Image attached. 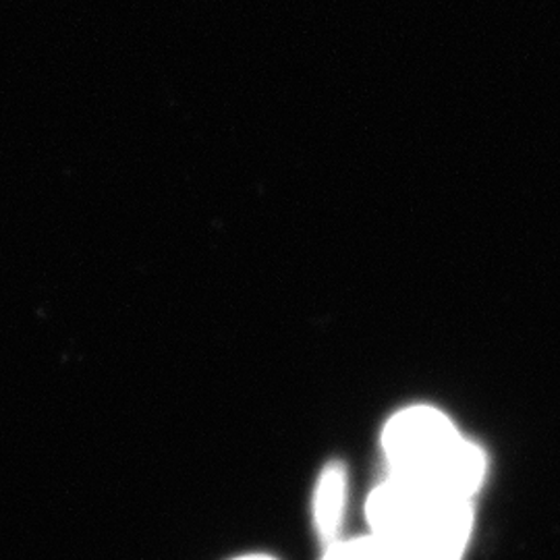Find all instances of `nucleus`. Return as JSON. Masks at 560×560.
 <instances>
[{
  "label": "nucleus",
  "instance_id": "2",
  "mask_svg": "<svg viewBox=\"0 0 560 560\" xmlns=\"http://www.w3.org/2000/svg\"><path fill=\"white\" fill-rule=\"evenodd\" d=\"M453 506L459 504H444L416 486L384 478L365 501V521L374 534L421 538Z\"/></svg>",
  "mask_w": 560,
  "mask_h": 560
},
{
  "label": "nucleus",
  "instance_id": "1",
  "mask_svg": "<svg viewBox=\"0 0 560 560\" xmlns=\"http://www.w3.org/2000/svg\"><path fill=\"white\" fill-rule=\"evenodd\" d=\"M386 478L416 486L444 504L474 502L488 476V455L432 405H411L384 423Z\"/></svg>",
  "mask_w": 560,
  "mask_h": 560
},
{
  "label": "nucleus",
  "instance_id": "5",
  "mask_svg": "<svg viewBox=\"0 0 560 560\" xmlns=\"http://www.w3.org/2000/svg\"><path fill=\"white\" fill-rule=\"evenodd\" d=\"M421 538H393L370 532L326 546L320 560H413Z\"/></svg>",
  "mask_w": 560,
  "mask_h": 560
},
{
  "label": "nucleus",
  "instance_id": "3",
  "mask_svg": "<svg viewBox=\"0 0 560 560\" xmlns=\"http://www.w3.org/2000/svg\"><path fill=\"white\" fill-rule=\"evenodd\" d=\"M349 476L347 467L339 459H330L318 474V481L312 494V523L322 546L340 540L345 511H347Z\"/></svg>",
  "mask_w": 560,
  "mask_h": 560
},
{
  "label": "nucleus",
  "instance_id": "6",
  "mask_svg": "<svg viewBox=\"0 0 560 560\" xmlns=\"http://www.w3.org/2000/svg\"><path fill=\"white\" fill-rule=\"evenodd\" d=\"M233 560H279L277 557H270V555H261V552H256V555H245V557H237V559Z\"/></svg>",
  "mask_w": 560,
  "mask_h": 560
},
{
  "label": "nucleus",
  "instance_id": "4",
  "mask_svg": "<svg viewBox=\"0 0 560 560\" xmlns=\"http://www.w3.org/2000/svg\"><path fill=\"white\" fill-rule=\"evenodd\" d=\"M474 502L448 509L421 538L413 560H463L474 538Z\"/></svg>",
  "mask_w": 560,
  "mask_h": 560
}]
</instances>
